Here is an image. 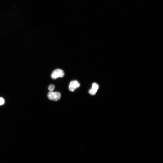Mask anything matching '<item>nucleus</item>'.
<instances>
[{
	"mask_svg": "<svg viewBox=\"0 0 163 163\" xmlns=\"http://www.w3.org/2000/svg\"><path fill=\"white\" fill-rule=\"evenodd\" d=\"M55 88V86L54 85H53V84H51V85H50L48 87V89L50 92H53Z\"/></svg>",
	"mask_w": 163,
	"mask_h": 163,
	"instance_id": "nucleus-6",
	"label": "nucleus"
},
{
	"mask_svg": "<svg viewBox=\"0 0 163 163\" xmlns=\"http://www.w3.org/2000/svg\"><path fill=\"white\" fill-rule=\"evenodd\" d=\"M97 91L96 90L92 88L89 90V92L90 94L92 95H94L96 94Z\"/></svg>",
	"mask_w": 163,
	"mask_h": 163,
	"instance_id": "nucleus-4",
	"label": "nucleus"
},
{
	"mask_svg": "<svg viewBox=\"0 0 163 163\" xmlns=\"http://www.w3.org/2000/svg\"><path fill=\"white\" fill-rule=\"evenodd\" d=\"M5 100L4 99L1 97H0V105H1L4 104Z\"/></svg>",
	"mask_w": 163,
	"mask_h": 163,
	"instance_id": "nucleus-7",
	"label": "nucleus"
},
{
	"mask_svg": "<svg viewBox=\"0 0 163 163\" xmlns=\"http://www.w3.org/2000/svg\"><path fill=\"white\" fill-rule=\"evenodd\" d=\"M92 88L97 91L99 88V86L97 84L94 83L92 84Z\"/></svg>",
	"mask_w": 163,
	"mask_h": 163,
	"instance_id": "nucleus-5",
	"label": "nucleus"
},
{
	"mask_svg": "<svg viewBox=\"0 0 163 163\" xmlns=\"http://www.w3.org/2000/svg\"><path fill=\"white\" fill-rule=\"evenodd\" d=\"M64 75V72L62 70L57 69L54 70L51 75L53 79L55 80L59 77H62Z\"/></svg>",
	"mask_w": 163,
	"mask_h": 163,
	"instance_id": "nucleus-2",
	"label": "nucleus"
},
{
	"mask_svg": "<svg viewBox=\"0 0 163 163\" xmlns=\"http://www.w3.org/2000/svg\"><path fill=\"white\" fill-rule=\"evenodd\" d=\"M48 98L50 100L54 101H58L60 99L61 95L60 93L58 92H50L48 94Z\"/></svg>",
	"mask_w": 163,
	"mask_h": 163,
	"instance_id": "nucleus-1",
	"label": "nucleus"
},
{
	"mask_svg": "<svg viewBox=\"0 0 163 163\" xmlns=\"http://www.w3.org/2000/svg\"><path fill=\"white\" fill-rule=\"evenodd\" d=\"M80 86V84L78 81L76 80L72 81L70 83L69 89L70 91L74 92L76 89Z\"/></svg>",
	"mask_w": 163,
	"mask_h": 163,
	"instance_id": "nucleus-3",
	"label": "nucleus"
}]
</instances>
